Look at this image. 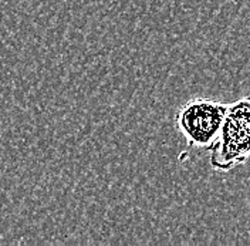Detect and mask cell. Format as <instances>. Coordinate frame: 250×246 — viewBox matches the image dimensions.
<instances>
[{
    "mask_svg": "<svg viewBox=\"0 0 250 246\" xmlns=\"http://www.w3.org/2000/svg\"><path fill=\"white\" fill-rule=\"evenodd\" d=\"M228 106L209 98H193L176 114V125L190 147L209 148L216 139Z\"/></svg>",
    "mask_w": 250,
    "mask_h": 246,
    "instance_id": "2",
    "label": "cell"
},
{
    "mask_svg": "<svg viewBox=\"0 0 250 246\" xmlns=\"http://www.w3.org/2000/svg\"><path fill=\"white\" fill-rule=\"evenodd\" d=\"M209 150V164L219 172H229L250 158V95L228 106L219 134Z\"/></svg>",
    "mask_w": 250,
    "mask_h": 246,
    "instance_id": "1",
    "label": "cell"
}]
</instances>
